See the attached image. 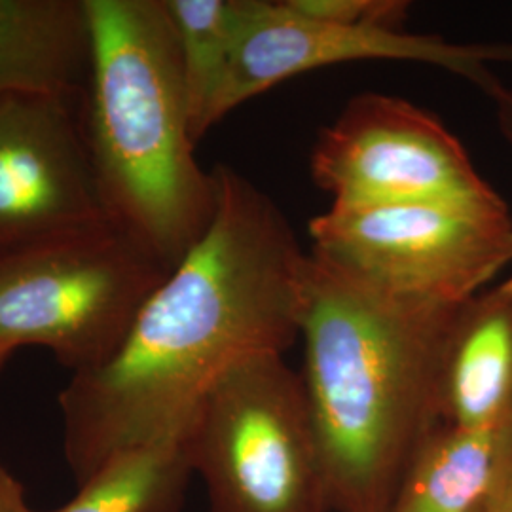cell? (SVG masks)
<instances>
[{
    "label": "cell",
    "instance_id": "1",
    "mask_svg": "<svg viewBox=\"0 0 512 512\" xmlns=\"http://www.w3.org/2000/svg\"><path fill=\"white\" fill-rule=\"evenodd\" d=\"M211 226L141 306L105 363L59 393L76 486L110 458L183 439L205 397L236 366L285 355L300 338L310 253L279 205L228 165L215 167Z\"/></svg>",
    "mask_w": 512,
    "mask_h": 512
},
{
    "label": "cell",
    "instance_id": "2",
    "mask_svg": "<svg viewBox=\"0 0 512 512\" xmlns=\"http://www.w3.org/2000/svg\"><path fill=\"white\" fill-rule=\"evenodd\" d=\"M459 310L370 293L310 255L300 376L330 511L391 509L406 469L442 421V365Z\"/></svg>",
    "mask_w": 512,
    "mask_h": 512
},
{
    "label": "cell",
    "instance_id": "3",
    "mask_svg": "<svg viewBox=\"0 0 512 512\" xmlns=\"http://www.w3.org/2000/svg\"><path fill=\"white\" fill-rule=\"evenodd\" d=\"M92 38L82 128L110 220L171 272L211 226L219 183L196 158L164 0H84Z\"/></svg>",
    "mask_w": 512,
    "mask_h": 512
},
{
    "label": "cell",
    "instance_id": "4",
    "mask_svg": "<svg viewBox=\"0 0 512 512\" xmlns=\"http://www.w3.org/2000/svg\"><path fill=\"white\" fill-rule=\"evenodd\" d=\"M310 255L385 298L459 308L512 264L505 200L332 207L310 222Z\"/></svg>",
    "mask_w": 512,
    "mask_h": 512
},
{
    "label": "cell",
    "instance_id": "5",
    "mask_svg": "<svg viewBox=\"0 0 512 512\" xmlns=\"http://www.w3.org/2000/svg\"><path fill=\"white\" fill-rule=\"evenodd\" d=\"M184 440L211 512H332L306 387L283 355L226 374Z\"/></svg>",
    "mask_w": 512,
    "mask_h": 512
},
{
    "label": "cell",
    "instance_id": "6",
    "mask_svg": "<svg viewBox=\"0 0 512 512\" xmlns=\"http://www.w3.org/2000/svg\"><path fill=\"white\" fill-rule=\"evenodd\" d=\"M169 270L114 222L0 255V344L105 363Z\"/></svg>",
    "mask_w": 512,
    "mask_h": 512
},
{
    "label": "cell",
    "instance_id": "7",
    "mask_svg": "<svg viewBox=\"0 0 512 512\" xmlns=\"http://www.w3.org/2000/svg\"><path fill=\"white\" fill-rule=\"evenodd\" d=\"M310 169L332 207L501 200L437 116L385 93L349 99L321 129Z\"/></svg>",
    "mask_w": 512,
    "mask_h": 512
},
{
    "label": "cell",
    "instance_id": "8",
    "mask_svg": "<svg viewBox=\"0 0 512 512\" xmlns=\"http://www.w3.org/2000/svg\"><path fill=\"white\" fill-rule=\"evenodd\" d=\"M372 59L431 65L492 99L503 86L492 65L512 63V44H461L439 35L342 25L306 16L289 0H243L236 48L209 114V129L298 74Z\"/></svg>",
    "mask_w": 512,
    "mask_h": 512
},
{
    "label": "cell",
    "instance_id": "9",
    "mask_svg": "<svg viewBox=\"0 0 512 512\" xmlns=\"http://www.w3.org/2000/svg\"><path fill=\"white\" fill-rule=\"evenodd\" d=\"M109 222L82 128V99H0V255Z\"/></svg>",
    "mask_w": 512,
    "mask_h": 512
},
{
    "label": "cell",
    "instance_id": "10",
    "mask_svg": "<svg viewBox=\"0 0 512 512\" xmlns=\"http://www.w3.org/2000/svg\"><path fill=\"white\" fill-rule=\"evenodd\" d=\"M440 418L467 431L512 423V275L461 306L450 330Z\"/></svg>",
    "mask_w": 512,
    "mask_h": 512
},
{
    "label": "cell",
    "instance_id": "11",
    "mask_svg": "<svg viewBox=\"0 0 512 512\" xmlns=\"http://www.w3.org/2000/svg\"><path fill=\"white\" fill-rule=\"evenodd\" d=\"M90 57L84 0H0V99H84Z\"/></svg>",
    "mask_w": 512,
    "mask_h": 512
},
{
    "label": "cell",
    "instance_id": "12",
    "mask_svg": "<svg viewBox=\"0 0 512 512\" xmlns=\"http://www.w3.org/2000/svg\"><path fill=\"white\" fill-rule=\"evenodd\" d=\"M440 421L406 469L389 512H480L511 435Z\"/></svg>",
    "mask_w": 512,
    "mask_h": 512
},
{
    "label": "cell",
    "instance_id": "13",
    "mask_svg": "<svg viewBox=\"0 0 512 512\" xmlns=\"http://www.w3.org/2000/svg\"><path fill=\"white\" fill-rule=\"evenodd\" d=\"M194 475L186 440H160L110 458L73 499L46 512H179Z\"/></svg>",
    "mask_w": 512,
    "mask_h": 512
},
{
    "label": "cell",
    "instance_id": "14",
    "mask_svg": "<svg viewBox=\"0 0 512 512\" xmlns=\"http://www.w3.org/2000/svg\"><path fill=\"white\" fill-rule=\"evenodd\" d=\"M175 29L190 126L196 143L232 63L243 0H164Z\"/></svg>",
    "mask_w": 512,
    "mask_h": 512
},
{
    "label": "cell",
    "instance_id": "15",
    "mask_svg": "<svg viewBox=\"0 0 512 512\" xmlns=\"http://www.w3.org/2000/svg\"><path fill=\"white\" fill-rule=\"evenodd\" d=\"M294 10L342 25L404 31L410 2L404 0H289Z\"/></svg>",
    "mask_w": 512,
    "mask_h": 512
},
{
    "label": "cell",
    "instance_id": "16",
    "mask_svg": "<svg viewBox=\"0 0 512 512\" xmlns=\"http://www.w3.org/2000/svg\"><path fill=\"white\" fill-rule=\"evenodd\" d=\"M480 512H512V431Z\"/></svg>",
    "mask_w": 512,
    "mask_h": 512
},
{
    "label": "cell",
    "instance_id": "17",
    "mask_svg": "<svg viewBox=\"0 0 512 512\" xmlns=\"http://www.w3.org/2000/svg\"><path fill=\"white\" fill-rule=\"evenodd\" d=\"M0 512H44L33 509L18 478L12 475L0 461Z\"/></svg>",
    "mask_w": 512,
    "mask_h": 512
},
{
    "label": "cell",
    "instance_id": "18",
    "mask_svg": "<svg viewBox=\"0 0 512 512\" xmlns=\"http://www.w3.org/2000/svg\"><path fill=\"white\" fill-rule=\"evenodd\" d=\"M495 105V118L501 135L512 148V88L505 84L499 88V92L492 97Z\"/></svg>",
    "mask_w": 512,
    "mask_h": 512
},
{
    "label": "cell",
    "instance_id": "19",
    "mask_svg": "<svg viewBox=\"0 0 512 512\" xmlns=\"http://www.w3.org/2000/svg\"><path fill=\"white\" fill-rule=\"evenodd\" d=\"M18 351V348L14 346H6V344H0V370L4 368V365L12 359V355Z\"/></svg>",
    "mask_w": 512,
    "mask_h": 512
}]
</instances>
